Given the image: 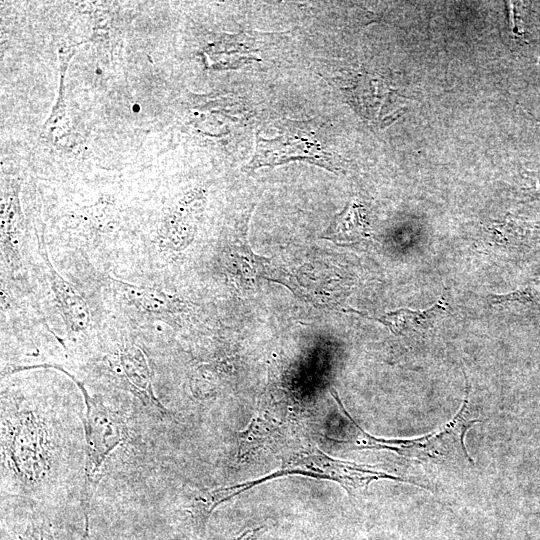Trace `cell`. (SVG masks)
<instances>
[{"label":"cell","instance_id":"obj_1","mask_svg":"<svg viewBox=\"0 0 540 540\" xmlns=\"http://www.w3.org/2000/svg\"><path fill=\"white\" fill-rule=\"evenodd\" d=\"M55 368L69 376L80 389L85 403L83 420L85 434V465L81 491V507L85 520V540H89L90 500L96 485V478L109 455L125 438L123 418L101 401L90 396L85 386L72 374L54 364L34 365V368Z\"/></svg>","mask_w":540,"mask_h":540},{"label":"cell","instance_id":"obj_2","mask_svg":"<svg viewBox=\"0 0 540 540\" xmlns=\"http://www.w3.org/2000/svg\"><path fill=\"white\" fill-rule=\"evenodd\" d=\"M6 466L26 486L39 484L50 470V442L42 420L32 411L2 416Z\"/></svg>","mask_w":540,"mask_h":540},{"label":"cell","instance_id":"obj_3","mask_svg":"<svg viewBox=\"0 0 540 540\" xmlns=\"http://www.w3.org/2000/svg\"><path fill=\"white\" fill-rule=\"evenodd\" d=\"M466 380V397L458 413L444 426L433 432L414 439H384L377 438L366 433L345 411L344 415L358 431L355 440L357 449L385 450L398 454L407 459L422 461L446 457L454 451H458L469 462L472 458L466 451L464 444L465 434L468 429L476 424L478 419H471L468 409L469 385Z\"/></svg>","mask_w":540,"mask_h":540},{"label":"cell","instance_id":"obj_4","mask_svg":"<svg viewBox=\"0 0 540 540\" xmlns=\"http://www.w3.org/2000/svg\"><path fill=\"white\" fill-rule=\"evenodd\" d=\"M282 469L287 476L302 475L335 481L353 496L365 493L370 483L382 479L418 485L368 465L330 457L319 449L297 454L284 463Z\"/></svg>","mask_w":540,"mask_h":540},{"label":"cell","instance_id":"obj_5","mask_svg":"<svg viewBox=\"0 0 540 540\" xmlns=\"http://www.w3.org/2000/svg\"><path fill=\"white\" fill-rule=\"evenodd\" d=\"M113 366L128 389L144 405L152 407L161 415L168 413V410L162 405L154 393L152 374L147 357L138 346L131 343L121 345Z\"/></svg>","mask_w":540,"mask_h":540},{"label":"cell","instance_id":"obj_6","mask_svg":"<svg viewBox=\"0 0 540 540\" xmlns=\"http://www.w3.org/2000/svg\"><path fill=\"white\" fill-rule=\"evenodd\" d=\"M38 248L46 265L47 278L59 304L64 321L74 332L86 330L91 320L87 303L73 285L65 280L50 262L46 246L40 237Z\"/></svg>","mask_w":540,"mask_h":540},{"label":"cell","instance_id":"obj_7","mask_svg":"<svg viewBox=\"0 0 540 540\" xmlns=\"http://www.w3.org/2000/svg\"><path fill=\"white\" fill-rule=\"evenodd\" d=\"M296 158H308L319 164L325 157L321 147L306 138L283 135L269 141L258 137L256 153L250 167L278 165Z\"/></svg>","mask_w":540,"mask_h":540},{"label":"cell","instance_id":"obj_8","mask_svg":"<svg viewBox=\"0 0 540 540\" xmlns=\"http://www.w3.org/2000/svg\"><path fill=\"white\" fill-rule=\"evenodd\" d=\"M446 309L443 300H438L426 310L401 308L385 313L379 322L387 326L395 335L420 333L431 327Z\"/></svg>","mask_w":540,"mask_h":540},{"label":"cell","instance_id":"obj_9","mask_svg":"<svg viewBox=\"0 0 540 540\" xmlns=\"http://www.w3.org/2000/svg\"><path fill=\"white\" fill-rule=\"evenodd\" d=\"M112 285L138 308L153 314L171 311L175 305L172 296L154 288L138 286L117 279H111Z\"/></svg>","mask_w":540,"mask_h":540},{"label":"cell","instance_id":"obj_10","mask_svg":"<svg viewBox=\"0 0 540 540\" xmlns=\"http://www.w3.org/2000/svg\"><path fill=\"white\" fill-rule=\"evenodd\" d=\"M329 235L332 239L352 241L366 236V224L361 207L356 203H350L334 219L329 227Z\"/></svg>","mask_w":540,"mask_h":540},{"label":"cell","instance_id":"obj_11","mask_svg":"<svg viewBox=\"0 0 540 540\" xmlns=\"http://www.w3.org/2000/svg\"><path fill=\"white\" fill-rule=\"evenodd\" d=\"M18 540H55L50 524L42 517H35L28 523Z\"/></svg>","mask_w":540,"mask_h":540},{"label":"cell","instance_id":"obj_12","mask_svg":"<svg viewBox=\"0 0 540 540\" xmlns=\"http://www.w3.org/2000/svg\"><path fill=\"white\" fill-rule=\"evenodd\" d=\"M263 530L264 526L246 529L238 536H235L229 540H255L263 532Z\"/></svg>","mask_w":540,"mask_h":540},{"label":"cell","instance_id":"obj_13","mask_svg":"<svg viewBox=\"0 0 540 540\" xmlns=\"http://www.w3.org/2000/svg\"><path fill=\"white\" fill-rule=\"evenodd\" d=\"M539 190H540V188H539Z\"/></svg>","mask_w":540,"mask_h":540}]
</instances>
